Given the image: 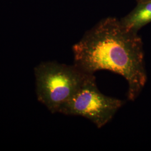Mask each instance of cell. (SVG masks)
<instances>
[{
    "mask_svg": "<svg viewBox=\"0 0 151 151\" xmlns=\"http://www.w3.org/2000/svg\"><path fill=\"white\" fill-rule=\"evenodd\" d=\"M124 104L122 100L103 94L97 88L95 75H88L60 113L81 116L90 120L98 128H101L111 121Z\"/></svg>",
    "mask_w": 151,
    "mask_h": 151,
    "instance_id": "3",
    "label": "cell"
},
{
    "mask_svg": "<svg viewBox=\"0 0 151 151\" xmlns=\"http://www.w3.org/2000/svg\"><path fill=\"white\" fill-rule=\"evenodd\" d=\"M74 65L84 73L99 70L119 74L128 82V98L134 101L145 86L147 76L143 42L120 20L103 19L73 46Z\"/></svg>",
    "mask_w": 151,
    "mask_h": 151,
    "instance_id": "1",
    "label": "cell"
},
{
    "mask_svg": "<svg viewBox=\"0 0 151 151\" xmlns=\"http://www.w3.org/2000/svg\"><path fill=\"white\" fill-rule=\"evenodd\" d=\"M138 3V2H146V1H151V0H137Z\"/></svg>",
    "mask_w": 151,
    "mask_h": 151,
    "instance_id": "5",
    "label": "cell"
},
{
    "mask_svg": "<svg viewBox=\"0 0 151 151\" xmlns=\"http://www.w3.org/2000/svg\"><path fill=\"white\" fill-rule=\"evenodd\" d=\"M120 21L129 30L138 32L151 22V1L138 2L135 9Z\"/></svg>",
    "mask_w": 151,
    "mask_h": 151,
    "instance_id": "4",
    "label": "cell"
},
{
    "mask_svg": "<svg viewBox=\"0 0 151 151\" xmlns=\"http://www.w3.org/2000/svg\"><path fill=\"white\" fill-rule=\"evenodd\" d=\"M38 100L52 113L60 110L73 97L88 75L75 65L42 62L35 69Z\"/></svg>",
    "mask_w": 151,
    "mask_h": 151,
    "instance_id": "2",
    "label": "cell"
}]
</instances>
